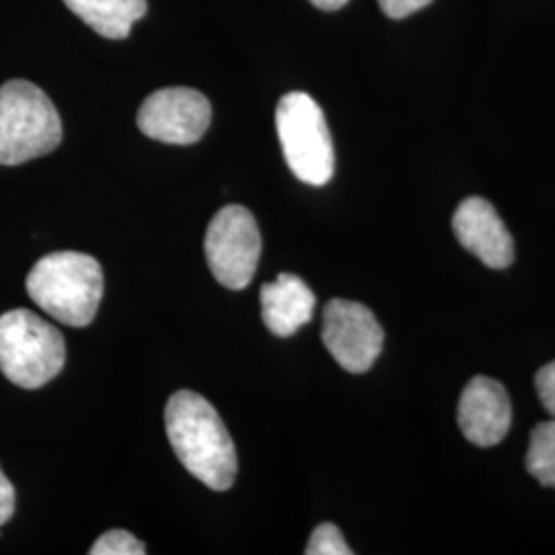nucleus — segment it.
<instances>
[{
  "label": "nucleus",
  "mask_w": 555,
  "mask_h": 555,
  "mask_svg": "<svg viewBox=\"0 0 555 555\" xmlns=\"http://www.w3.org/2000/svg\"><path fill=\"white\" fill-rule=\"evenodd\" d=\"M167 437L181 465L215 492L237 477V453L219 412L194 391H178L165 408Z\"/></svg>",
  "instance_id": "obj_1"
},
{
  "label": "nucleus",
  "mask_w": 555,
  "mask_h": 555,
  "mask_svg": "<svg viewBox=\"0 0 555 555\" xmlns=\"http://www.w3.org/2000/svg\"><path fill=\"white\" fill-rule=\"evenodd\" d=\"M27 295L50 318L70 327H87L100 309L103 270L79 251H56L41 258L27 276Z\"/></svg>",
  "instance_id": "obj_2"
},
{
  "label": "nucleus",
  "mask_w": 555,
  "mask_h": 555,
  "mask_svg": "<svg viewBox=\"0 0 555 555\" xmlns=\"http://www.w3.org/2000/svg\"><path fill=\"white\" fill-rule=\"evenodd\" d=\"M62 142V121L50 98L29 80L0 87V165L38 159Z\"/></svg>",
  "instance_id": "obj_3"
},
{
  "label": "nucleus",
  "mask_w": 555,
  "mask_h": 555,
  "mask_svg": "<svg viewBox=\"0 0 555 555\" xmlns=\"http://www.w3.org/2000/svg\"><path fill=\"white\" fill-rule=\"evenodd\" d=\"M64 360V337L52 323L27 309L0 315V371L13 385L43 387L59 377Z\"/></svg>",
  "instance_id": "obj_4"
},
{
  "label": "nucleus",
  "mask_w": 555,
  "mask_h": 555,
  "mask_svg": "<svg viewBox=\"0 0 555 555\" xmlns=\"http://www.w3.org/2000/svg\"><path fill=\"white\" fill-rule=\"evenodd\" d=\"M278 139L291 171L302 183L325 185L334 178L336 155L318 101L302 91L286 93L276 107Z\"/></svg>",
  "instance_id": "obj_5"
},
{
  "label": "nucleus",
  "mask_w": 555,
  "mask_h": 555,
  "mask_svg": "<svg viewBox=\"0 0 555 555\" xmlns=\"http://www.w3.org/2000/svg\"><path fill=\"white\" fill-rule=\"evenodd\" d=\"M261 237L258 222L245 206H224L210 220L204 254L215 278L231 291L249 286L258 270Z\"/></svg>",
  "instance_id": "obj_6"
},
{
  "label": "nucleus",
  "mask_w": 555,
  "mask_h": 555,
  "mask_svg": "<svg viewBox=\"0 0 555 555\" xmlns=\"http://www.w3.org/2000/svg\"><path fill=\"white\" fill-rule=\"evenodd\" d=\"M321 339L344 371L358 375L375 364L385 332L369 307L334 298L323 309Z\"/></svg>",
  "instance_id": "obj_7"
},
{
  "label": "nucleus",
  "mask_w": 555,
  "mask_h": 555,
  "mask_svg": "<svg viewBox=\"0 0 555 555\" xmlns=\"http://www.w3.org/2000/svg\"><path fill=\"white\" fill-rule=\"evenodd\" d=\"M212 119L210 101L196 89L169 87L155 91L140 105V132L149 139L188 146L198 142Z\"/></svg>",
  "instance_id": "obj_8"
},
{
  "label": "nucleus",
  "mask_w": 555,
  "mask_h": 555,
  "mask_svg": "<svg viewBox=\"0 0 555 555\" xmlns=\"http://www.w3.org/2000/svg\"><path fill=\"white\" fill-rule=\"evenodd\" d=\"M456 422L465 438L476 447H496L513 424V408L506 389L494 378H472L459 399Z\"/></svg>",
  "instance_id": "obj_9"
},
{
  "label": "nucleus",
  "mask_w": 555,
  "mask_h": 555,
  "mask_svg": "<svg viewBox=\"0 0 555 555\" xmlns=\"http://www.w3.org/2000/svg\"><path fill=\"white\" fill-rule=\"evenodd\" d=\"M453 231L456 241L488 268L504 270L515 261V241L488 199H463L453 215Z\"/></svg>",
  "instance_id": "obj_10"
},
{
  "label": "nucleus",
  "mask_w": 555,
  "mask_h": 555,
  "mask_svg": "<svg viewBox=\"0 0 555 555\" xmlns=\"http://www.w3.org/2000/svg\"><path fill=\"white\" fill-rule=\"evenodd\" d=\"M261 318L274 336H295L313 319L315 295L295 274H280L274 282L261 286Z\"/></svg>",
  "instance_id": "obj_11"
},
{
  "label": "nucleus",
  "mask_w": 555,
  "mask_h": 555,
  "mask_svg": "<svg viewBox=\"0 0 555 555\" xmlns=\"http://www.w3.org/2000/svg\"><path fill=\"white\" fill-rule=\"evenodd\" d=\"M64 4L107 40H126L146 15V0H64Z\"/></svg>",
  "instance_id": "obj_12"
},
{
  "label": "nucleus",
  "mask_w": 555,
  "mask_h": 555,
  "mask_svg": "<svg viewBox=\"0 0 555 555\" xmlns=\"http://www.w3.org/2000/svg\"><path fill=\"white\" fill-rule=\"evenodd\" d=\"M525 465L541 486L555 488V420L533 428Z\"/></svg>",
  "instance_id": "obj_13"
},
{
  "label": "nucleus",
  "mask_w": 555,
  "mask_h": 555,
  "mask_svg": "<svg viewBox=\"0 0 555 555\" xmlns=\"http://www.w3.org/2000/svg\"><path fill=\"white\" fill-rule=\"evenodd\" d=\"M91 555H144V543L121 529L107 531L93 543V547L89 550Z\"/></svg>",
  "instance_id": "obj_14"
},
{
  "label": "nucleus",
  "mask_w": 555,
  "mask_h": 555,
  "mask_svg": "<svg viewBox=\"0 0 555 555\" xmlns=\"http://www.w3.org/2000/svg\"><path fill=\"white\" fill-rule=\"evenodd\" d=\"M307 555H350L352 550L348 547L341 531L332 522H323L313 531L309 539V545L305 550Z\"/></svg>",
  "instance_id": "obj_15"
},
{
  "label": "nucleus",
  "mask_w": 555,
  "mask_h": 555,
  "mask_svg": "<svg viewBox=\"0 0 555 555\" xmlns=\"http://www.w3.org/2000/svg\"><path fill=\"white\" fill-rule=\"evenodd\" d=\"M537 396L541 399L543 408L555 420V362L545 364L535 375Z\"/></svg>",
  "instance_id": "obj_16"
},
{
  "label": "nucleus",
  "mask_w": 555,
  "mask_h": 555,
  "mask_svg": "<svg viewBox=\"0 0 555 555\" xmlns=\"http://www.w3.org/2000/svg\"><path fill=\"white\" fill-rule=\"evenodd\" d=\"M433 0H378L383 13L391 20H403L416 13L420 9L428 7Z\"/></svg>",
  "instance_id": "obj_17"
},
{
  "label": "nucleus",
  "mask_w": 555,
  "mask_h": 555,
  "mask_svg": "<svg viewBox=\"0 0 555 555\" xmlns=\"http://www.w3.org/2000/svg\"><path fill=\"white\" fill-rule=\"evenodd\" d=\"M15 515V488L0 469V527Z\"/></svg>",
  "instance_id": "obj_18"
},
{
  "label": "nucleus",
  "mask_w": 555,
  "mask_h": 555,
  "mask_svg": "<svg viewBox=\"0 0 555 555\" xmlns=\"http://www.w3.org/2000/svg\"><path fill=\"white\" fill-rule=\"evenodd\" d=\"M321 11H337L348 4V0H311Z\"/></svg>",
  "instance_id": "obj_19"
}]
</instances>
